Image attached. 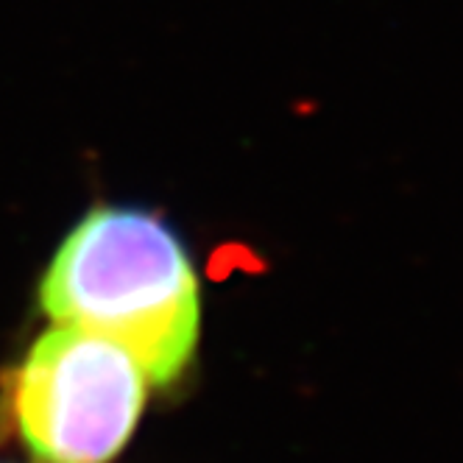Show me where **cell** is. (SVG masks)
<instances>
[{"label": "cell", "instance_id": "cell-1", "mask_svg": "<svg viewBox=\"0 0 463 463\" xmlns=\"http://www.w3.org/2000/svg\"><path fill=\"white\" fill-rule=\"evenodd\" d=\"M51 321L101 335L156 385L193 357L198 282L176 232L143 210H92L56 251L40 288Z\"/></svg>", "mask_w": 463, "mask_h": 463}, {"label": "cell", "instance_id": "cell-2", "mask_svg": "<svg viewBox=\"0 0 463 463\" xmlns=\"http://www.w3.org/2000/svg\"><path fill=\"white\" fill-rule=\"evenodd\" d=\"M146 383L118 344L56 324L12 374L9 411L37 463H109L140 421Z\"/></svg>", "mask_w": 463, "mask_h": 463}]
</instances>
